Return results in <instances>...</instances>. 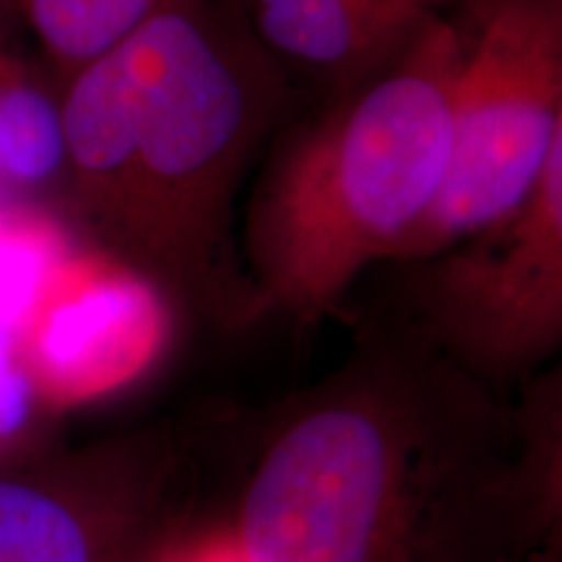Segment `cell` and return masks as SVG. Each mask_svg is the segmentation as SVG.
I'll list each match as a JSON object with an SVG mask.
<instances>
[{
	"instance_id": "6da1fadb",
	"label": "cell",
	"mask_w": 562,
	"mask_h": 562,
	"mask_svg": "<svg viewBox=\"0 0 562 562\" xmlns=\"http://www.w3.org/2000/svg\"><path fill=\"white\" fill-rule=\"evenodd\" d=\"M216 505L243 562H539L508 396L406 318L273 404Z\"/></svg>"
},
{
	"instance_id": "7a4b0ae2",
	"label": "cell",
	"mask_w": 562,
	"mask_h": 562,
	"mask_svg": "<svg viewBox=\"0 0 562 562\" xmlns=\"http://www.w3.org/2000/svg\"><path fill=\"white\" fill-rule=\"evenodd\" d=\"M286 97L240 13L211 0H165L68 76L66 175L112 261L248 321L232 209Z\"/></svg>"
},
{
	"instance_id": "3957f363",
	"label": "cell",
	"mask_w": 562,
	"mask_h": 562,
	"mask_svg": "<svg viewBox=\"0 0 562 562\" xmlns=\"http://www.w3.org/2000/svg\"><path fill=\"white\" fill-rule=\"evenodd\" d=\"M453 11L271 146L243 227L250 318L321 321L430 214L451 161Z\"/></svg>"
},
{
	"instance_id": "277c9868",
	"label": "cell",
	"mask_w": 562,
	"mask_h": 562,
	"mask_svg": "<svg viewBox=\"0 0 562 562\" xmlns=\"http://www.w3.org/2000/svg\"><path fill=\"white\" fill-rule=\"evenodd\" d=\"M446 182L398 266L495 227L529 193L562 121V9L554 0H463Z\"/></svg>"
},
{
	"instance_id": "5b68a950",
	"label": "cell",
	"mask_w": 562,
	"mask_h": 562,
	"mask_svg": "<svg viewBox=\"0 0 562 562\" xmlns=\"http://www.w3.org/2000/svg\"><path fill=\"white\" fill-rule=\"evenodd\" d=\"M404 266L402 318L490 389L510 396L562 351V121L505 220Z\"/></svg>"
},
{
	"instance_id": "8992f818",
	"label": "cell",
	"mask_w": 562,
	"mask_h": 562,
	"mask_svg": "<svg viewBox=\"0 0 562 562\" xmlns=\"http://www.w3.org/2000/svg\"><path fill=\"white\" fill-rule=\"evenodd\" d=\"M186 459L133 432L0 469V562H149L186 508Z\"/></svg>"
},
{
	"instance_id": "52a82bcc",
	"label": "cell",
	"mask_w": 562,
	"mask_h": 562,
	"mask_svg": "<svg viewBox=\"0 0 562 562\" xmlns=\"http://www.w3.org/2000/svg\"><path fill=\"white\" fill-rule=\"evenodd\" d=\"M165 334L159 292L110 256L70 250L13 331L47 409L91 402L146 368Z\"/></svg>"
},
{
	"instance_id": "ba28073f",
	"label": "cell",
	"mask_w": 562,
	"mask_h": 562,
	"mask_svg": "<svg viewBox=\"0 0 562 562\" xmlns=\"http://www.w3.org/2000/svg\"><path fill=\"white\" fill-rule=\"evenodd\" d=\"M463 0H235L258 45L284 74L339 91L375 70Z\"/></svg>"
},
{
	"instance_id": "9c48e42d",
	"label": "cell",
	"mask_w": 562,
	"mask_h": 562,
	"mask_svg": "<svg viewBox=\"0 0 562 562\" xmlns=\"http://www.w3.org/2000/svg\"><path fill=\"white\" fill-rule=\"evenodd\" d=\"M510 461L539 562H562V351L508 396Z\"/></svg>"
},
{
	"instance_id": "30bf717a",
	"label": "cell",
	"mask_w": 562,
	"mask_h": 562,
	"mask_svg": "<svg viewBox=\"0 0 562 562\" xmlns=\"http://www.w3.org/2000/svg\"><path fill=\"white\" fill-rule=\"evenodd\" d=\"M66 172V136L60 102L30 76L11 47L9 32L0 37V180L32 188Z\"/></svg>"
},
{
	"instance_id": "8fae6325",
	"label": "cell",
	"mask_w": 562,
	"mask_h": 562,
	"mask_svg": "<svg viewBox=\"0 0 562 562\" xmlns=\"http://www.w3.org/2000/svg\"><path fill=\"white\" fill-rule=\"evenodd\" d=\"M161 3L165 0H0V19L21 26L63 74L74 76Z\"/></svg>"
},
{
	"instance_id": "7c38bea8",
	"label": "cell",
	"mask_w": 562,
	"mask_h": 562,
	"mask_svg": "<svg viewBox=\"0 0 562 562\" xmlns=\"http://www.w3.org/2000/svg\"><path fill=\"white\" fill-rule=\"evenodd\" d=\"M68 252L66 232L47 214L30 206L0 209V331L13 339Z\"/></svg>"
},
{
	"instance_id": "4fadbf2b",
	"label": "cell",
	"mask_w": 562,
	"mask_h": 562,
	"mask_svg": "<svg viewBox=\"0 0 562 562\" xmlns=\"http://www.w3.org/2000/svg\"><path fill=\"white\" fill-rule=\"evenodd\" d=\"M149 562H243L224 529L220 505H199L188 497L186 508L167 529Z\"/></svg>"
},
{
	"instance_id": "5bb4252c",
	"label": "cell",
	"mask_w": 562,
	"mask_h": 562,
	"mask_svg": "<svg viewBox=\"0 0 562 562\" xmlns=\"http://www.w3.org/2000/svg\"><path fill=\"white\" fill-rule=\"evenodd\" d=\"M37 402L24 364H21L13 339L0 331V446L16 440L30 427Z\"/></svg>"
},
{
	"instance_id": "9a60e30c",
	"label": "cell",
	"mask_w": 562,
	"mask_h": 562,
	"mask_svg": "<svg viewBox=\"0 0 562 562\" xmlns=\"http://www.w3.org/2000/svg\"><path fill=\"white\" fill-rule=\"evenodd\" d=\"M3 34H5V21L0 19V37H3Z\"/></svg>"
},
{
	"instance_id": "2e32d148",
	"label": "cell",
	"mask_w": 562,
	"mask_h": 562,
	"mask_svg": "<svg viewBox=\"0 0 562 562\" xmlns=\"http://www.w3.org/2000/svg\"><path fill=\"white\" fill-rule=\"evenodd\" d=\"M554 3H558V5H560V9H562V0H554Z\"/></svg>"
}]
</instances>
